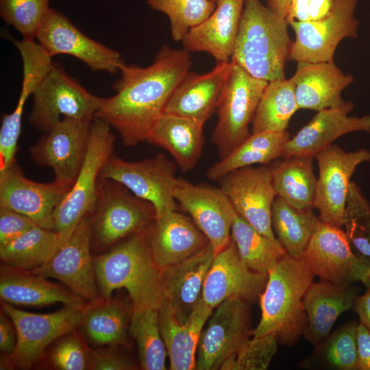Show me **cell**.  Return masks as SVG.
<instances>
[{
	"instance_id": "obj_1",
	"label": "cell",
	"mask_w": 370,
	"mask_h": 370,
	"mask_svg": "<svg viewBox=\"0 0 370 370\" xmlns=\"http://www.w3.org/2000/svg\"><path fill=\"white\" fill-rule=\"evenodd\" d=\"M191 65L190 52L168 45L161 47L149 66L124 64L113 85L116 94L104 98L95 118L114 127L127 147L146 141Z\"/></svg>"
},
{
	"instance_id": "obj_2",
	"label": "cell",
	"mask_w": 370,
	"mask_h": 370,
	"mask_svg": "<svg viewBox=\"0 0 370 370\" xmlns=\"http://www.w3.org/2000/svg\"><path fill=\"white\" fill-rule=\"evenodd\" d=\"M92 259L101 296L110 298L114 291L123 288L132 310L159 308L164 299L162 274L151 253L147 230L126 237Z\"/></svg>"
},
{
	"instance_id": "obj_3",
	"label": "cell",
	"mask_w": 370,
	"mask_h": 370,
	"mask_svg": "<svg viewBox=\"0 0 370 370\" xmlns=\"http://www.w3.org/2000/svg\"><path fill=\"white\" fill-rule=\"evenodd\" d=\"M314 277L301 258L286 254L268 273L266 286L259 297L261 318L251 331L253 337L274 332L279 343L293 346L307 326L303 298Z\"/></svg>"
},
{
	"instance_id": "obj_4",
	"label": "cell",
	"mask_w": 370,
	"mask_h": 370,
	"mask_svg": "<svg viewBox=\"0 0 370 370\" xmlns=\"http://www.w3.org/2000/svg\"><path fill=\"white\" fill-rule=\"evenodd\" d=\"M288 23L260 0H244L231 62L258 79H285V64L293 41Z\"/></svg>"
},
{
	"instance_id": "obj_5",
	"label": "cell",
	"mask_w": 370,
	"mask_h": 370,
	"mask_svg": "<svg viewBox=\"0 0 370 370\" xmlns=\"http://www.w3.org/2000/svg\"><path fill=\"white\" fill-rule=\"evenodd\" d=\"M90 219L91 247L103 251L147 230L156 219V211L150 202L137 197L122 184L99 177Z\"/></svg>"
},
{
	"instance_id": "obj_6",
	"label": "cell",
	"mask_w": 370,
	"mask_h": 370,
	"mask_svg": "<svg viewBox=\"0 0 370 370\" xmlns=\"http://www.w3.org/2000/svg\"><path fill=\"white\" fill-rule=\"evenodd\" d=\"M114 141L110 125L94 118L84 163L73 184L53 214V230L58 236L56 251L66 243L83 217L92 212L99 174L113 154Z\"/></svg>"
},
{
	"instance_id": "obj_7",
	"label": "cell",
	"mask_w": 370,
	"mask_h": 370,
	"mask_svg": "<svg viewBox=\"0 0 370 370\" xmlns=\"http://www.w3.org/2000/svg\"><path fill=\"white\" fill-rule=\"evenodd\" d=\"M83 306L64 305L51 313L28 312L1 301V309L12 320L17 335L10 355H1L0 369H28L40 360L46 348L63 335L80 325Z\"/></svg>"
},
{
	"instance_id": "obj_8",
	"label": "cell",
	"mask_w": 370,
	"mask_h": 370,
	"mask_svg": "<svg viewBox=\"0 0 370 370\" xmlns=\"http://www.w3.org/2000/svg\"><path fill=\"white\" fill-rule=\"evenodd\" d=\"M231 62L217 110L218 121L211 135V142L218 151L219 160L228 156L251 134L249 125L268 84Z\"/></svg>"
},
{
	"instance_id": "obj_9",
	"label": "cell",
	"mask_w": 370,
	"mask_h": 370,
	"mask_svg": "<svg viewBox=\"0 0 370 370\" xmlns=\"http://www.w3.org/2000/svg\"><path fill=\"white\" fill-rule=\"evenodd\" d=\"M29 123L46 133L64 117L93 119L104 98L88 92L57 62L32 93Z\"/></svg>"
},
{
	"instance_id": "obj_10",
	"label": "cell",
	"mask_w": 370,
	"mask_h": 370,
	"mask_svg": "<svg viewBox=\"0 0 370 370\" xmlns=\"http://www.w3.org/2000/svg\"><path fill=\"white\" fill-rule=\"evenodd\" d=\"M176 169V164L164 154L130 162L113 153L102 168L99 178L114 180L137 197L150 202L156 218H159L177 210L173 196L178 178Z\"/></svg>"
},
{
	"instance_id": "obj_11",
	"label": "cell",
	"mask_w": 370,
	"mask_h": 370,
	"mask_svg": "<svg viewBox=\"0 0 370 370\" xmlns=\"http://www.w3.org/2000/svg\"><path fill=\"white\" fill-rule=\"evenodd\" d=\"M358 0H334L330 13L317 21H292L295 34L288 59L298 62L334 61L339 42L358 37L359 22L355 16Z\"/></svg>"
},
{
	"instance_id": "obj_12",
	"label": "cell",
	"mask_w": 370,
	"mask_h": 370,
	"mask_svg": "<svg viewBox=\"0 0 370 370\" xmlns=\"http://www.w3.org/2000/svg\"><path fill=\"white\" fill-rule=\"evenodd\" d=\"M93 119H62L29 147L34 162L51 168L54 181L71 187L87 153Z\"/></svg>"
},
{
	"instance_id": "obj_13",
	"label": "cell",
	"mask_w": 370,
	"mask_h": 370,
	"mask_svg": "<svg viewBox=\"0 0 370 370\" xmlns=\"http://www.w3.org/2000/svg\"><path fill=\"white\" fill-rule=\"evenodd\" d=\"M91 241V219L88 214L63 246L42 265L28 271L59 280L84 301L95 300L101 295L90 254Z\"/></svg>"
},
{
	"instance_id": "obj_14",
	"label": "cell",
	"mask_w": 370,
	"mask_h": 370,
	"mask_svg": "<svg viewBox=\"0 0 370 370\" xmlns=\"http://www.w3.org/2000/svg\"><path fill=\"white\" fill-rule=\"evenodd\" d=\"M315 158L319 177L314 208L319 210V219L342 228L351 177L360 164L370 162V150L360 148L347 152L337 145L332 144Z\"/></svg>"
},
{
	"instance_id": "obj_15",
	"label": "cell",
	"mask_w": 370,
	"mask_h": 370,
	"mask_svg": "<svg viewBox=\"0 0 370 370\" xmlns=\"http://www.w3.org/2000/svg\"><path fill=\"white\" fill-rule=\"evenodd\" d=\"M249 301L231 297L221 302L209 317L197 347L196 369H220L249 339Z\"/></svg>"
},
{
	"instance_id": "obj_16",
	"label": "cell",
	"mask_w": 370,
	"mask_h": 370,
	"mask_svg": "<svg viewBox=\"0 0 370 370\" xmlns=\"http://www.w3.org/2000/svg\"><path fill=\"white\" fill-rule=\"evenodd\" d=\"M218 182L237 214L262 234L276 239L271 225V209L277 195L270 166L238 169Z\"/></svg>"
},
{
	"instance_id": "obj_17",
	"label": "cell",
	"mask_w": 370,
	"mask_h": 370,
	"mask_svg": "<svg viewBox=\"0 0 370 370\" xmlns=\"http://www.w3.org/2000/svg\"><path fill=\"white\" fill-rule=\"evenodd\" d=\"M36 39L51 57L71 55L93 71L115 74L125 64L118 51L90 38L66 16L52 8L45 16Z\"/></svg>"
},
{
	"instance_id": "obj_18",
	"label": "cell",
	"mask_w": 370,
	"mask_h": 370,
	"mask_svg": "<svg viewBox=\"0 0 370 370\" xmlns=\"http://www.w3.org/2000/svg\"><path fill=\"white\" fill-rule=\"evenodd\" d=\"M173 196L207 237L215 254L226 247L231 238L232 226L237 213L219 187L195 184L178 177Z\"/></svg>"
},
{
	"instance_id": "obj_19",
	"label": "cell",
	"mask_w": 370,
	"mask_h": 370,
	"mask_svg": "<svg viewBox=\"0 0 370 370\" xmlns=\"http://www.w3.org/2000/svg\"><path fill=\"white\" fill-rule=\"evenodd\" d=\"M301 258L314 275L337 285L354 284L366 271L352 250L344 230L321 220Z\"/></svg>"
},
{
	"instance_id": "obj_20",
	"label": "cell",
	"mask_w": 370,
	"mask_h": 370,
	"mask_svg": "<svg viewBox=\"0 0 370 370\" xmlns=\"http://www.w3.org/2000/svg\"><path fill=\"white\" fill-rule=\"evenodd\" d=\"M70 188L56 181L40 183L29 180L14 161L0 171V207L21 213L37 225L53 230L54 212Z\"/></svg>"
},
{
	"instance_id": "obj_21",
	"label": "cell",
	"mask_w": 370,
	"mask_h": 370,
	"mask_svg": "<svg viewBox=\"0 0 370 370\" xmlns=\"http://www.w3.org/2000/svg\"><path fill=\"white\" fill-rule=\"evenodd\" d=\"M267 280L268 274L251 271L245 264L230 238L214 256L204 281L202 299L212 309L231 297L250 302L259 298Z\"/></svg>"
},
{
	"instance_id": "obj_22",
	"label": "cell",
	"mask_w": 370,
	"mask_h": 370,
	"mask_svg": "<svg viewBox=\"0 0 370 370\" xmlns=\"http://www.w3.org/2000/svg\"><path fill=\"white\" fill-rule=\"evenodd\" d=\"M354 108L351 101L341 106L326 108L317 113L286 143L282 158L315 156L331 145L338 138L347 133H370V114L349 116Z\"/></svg>"
},
{
	"instance_id": "obj_23",
	"label": "cell",
	"mask_w": 370,
	"mask_h": 370,
	"mask_svg": "<svg viewBox=\"0 0 370 370\" xmlns=\"http://www.w3.org/2000/svg\"><path fill=\"white\" fill-rule=\"evenodd\" d=\"M231 66L230 61L217 63L203 74L188 71L173 90L164 112L204 125L217 110Z\"/></svg>"
},
{
	"instance_id": "obj_24",
	"label": "cell",
	"mask_w": 370,
	"mask_h": 370,
	"mask_svg": "<svg viewBox=\"0 0 370 370\" xmlns=\"http://www.w3.org/2000/svg\"><path fill=\"white\" fill-rule=\"evenodd\" d=\"M147 236L160 270L190 258L210 243L192 219L177 210L156 218Z\"/></svg>"
},
{
	"instance_id": "obj_25",
	"label": "cell",
	"mask_w": 370,
	"mask_h": 370,
	"mask_svg": "<svg viewBox=\"0 0 370 370\" xmlns=\"http://www.w3.org/2000/svg\"><path fill=\"white\" fill-rule=\"evenodd\" d=\"M216 8L182 40L188 52H206L217 63L230 62L239 29L244 0H216Z\"/></svg>"
},
{
	"instance_id": "obj_26",
	"label": "cell",
	"mask_w": 370,
	"mask_h": 370,
	"mask_svg": "<svg viewBox=\"0 0 370 370\" xmlns=\"http://www.w3.org/2000/svg\"><path fill=\"white\" fill-rule=\"evenodd\" d=\"M214 256L209 243L190 258L161 270L164 299L180 323L188 320L202 297L204 281Z\"/></svg>"
},
{
	"instance_id": "obj_27",
	"label": "cell",
	"mask_w": 370,
	"mask_h": 370,
	"mask_svg": "<svg viewBox=\"0 0 370 370\" xmlns=\"http://www.w3.org/2000/svg\"><path fill=\"white\" fill-rule=\"evenodd\" d=\"M299 109L320 111L342 106L341 93L354 79L345 74L334 61L298 62L293 76Z\"/></svg>"
},
{
	"instance_id": "obj_28",
	"label": "cell",
	"mask_w": 370,
	"mask_h": 370,
	"mask_svg": "<svg viewBox=\"0 0 370 370\" xmlns=\"http://www.w3.org/2000/svg\"><path fill=\"white\" fill-rule=\"evenodd\" d=\"M358 293L359 288L353 284L341 286L323 280L312 282L303 298L308 319L305 339L314 346L325 339L338 317L352 308Z\"/></svg>"
},
{
	"instance_id": "obj_29",
	"label": "cell",
	"mask_w": 370,
	"mask_h": 370,
	"mask_svg": "<svg viewBox=\"0 0 370 370\" xmlns=\"http://www.w3.org/2000/svg\"><path fill=\"white\" fill-rule=\"evenodd\" d=\"M202 297L188 320L180 323L164 299L158 308L161 336L169 358V369H196V352L204 326L212 314Z\"/></svg>"
},
{
	"instance_id": "obj_30",
	"label": "cell",
	"mask_w": 370,
	"mask_h": 370,
	"mask_svg": "<svg viewBox=\"0 0 370 370\" xmlns=\"http://www.w3.org/2000/svg\"><path fill=\"white\" fill-rule=\"evenodd\" d=\"M0 297L12 305L42 307L56 303L83 306L86 302L66 288L46 277L1 264Z\"/></svg>"
},
{
	"instance_id": "obj_31",
	"label": "cell",
	"mask_w": 370,
	"mask_h": 370,
	"mask_svg": "<svg viewBox=\"0 0 370 370\" xmlns=\"http://www.w3.org/2000/svg\"><path fill=\"white\" fill-rule=\"evenodd\" d=\"M203 127L192 119L164 112L146 141L166 150L182 171H189L195 168L202 154Z\"/></svg>"
},
{
	"instance_id": "obj_32",
	"label": "cell",
	"mask_w": 370,
	"mask_h": 370,
	"mask_svg": "<svg viewBox=\"0 0 370 370\" xmlns=\"http://www.w3.org/2000/svg\"><path fill=\"white\" fill-rule=\"evenodd\" d=\"M132 311L117 299L100 296L86 302L79 328L94 346L127 345Z\"/></svg>"
},
{
	"instance_id": "obj_33",
	"label": "cell",
	"mask_w": 370,
	"mask_h": 370,
	"mask_svg": "<svg viewBox=\"0 0 370 370\" xmlns=\"http://www.w3.org/2000/svg\"><path fill=\"white\" fill-rule=\"evenodd\" d=\"M313 158L293 156L270 165L276 195L300 211L314 208L317 179Z\"/></svg>"
},
{
	"instance_id": "obj_34",
	"label": "cell",
	"mask_w": 370,
	"mask_h": 370,
	"mask_svg": "<svg viewBox=\"0 0 370 370\" xmlns=\"http://www.w3.org/2000/svg\"><path fill=\"white\" fill-rule=\"evenodd\" d=\"M289 138L287 131L251 133L228 156L212 164L206 176L213 182H219L227 173L238 169L256 164L269 165L282 158L284 145Z\"/></svg>"
},
{
	"instance_id": "obj_35",
	"label": "cell",
	"mask_w": 370,
	"mask_h": 370,
	"mask_svg": "<svg viewBox=\"0 0 370 370\" xmlns=\"http://www.w3.org/2000/svg\"><path fill=\"white\" fill-rule=\"evenodd\" d=\"M298 109L293 77L269 82L253 118L251 133L286 131Z\"/></svg>"
},
{
	"instance_id": "obj_36",
	"label": "cell",
	"mask_w": 370,
	"mask_h": 370,
	"mask_svg": "<svg viewBox=\"0 0 370 370\" xmlns=\"http://www.w3.org/2000/svg\"><path fill=\"white\" fill-rule=\"evenodd\" d=\"M231 238L241 260L257 273L268 274L286 254L277 238L262 234L238 214L232 226Z\"/></svg>"
},
{
	"instance_id": "obj_37",
	"label": "cell",
	"mask_w": 370,
	"mask_h": 370,
	"mask_svg": "<svg viewBox=\"0 0 370 370\" xmlns=\"http://www.w3.org/2000/svg\"><path fill=\"white\" fill-rule=\"evenodd\" d=\"M312 210L300 211L276 196L271 209V225L286 254L301 258L318 222Z\"/></svg>"
},
{
	"instance_id": "obj_38",
	"label": "cell",
	"mask_w": 370,
	"mask_h": 370,
	"mask_svg": "<svg viewBox=\"0 0 370 370\" xmlns=\"http://www.w3.org/2000/svg\"><path fill=\"white\" fill-rule=\"evenodd\" d=\"M58 239L54 230L35 226L0 245L1 262L19 270H33L51 258L56 249Z\"/></svg>"
},
{
	"instance_id": "obj_39",
	"label": "cell",
	"mask_w": 370,
	"mask_h": 370,
	"mask_svg": "<svg viewBox=\"0 0 370 370\" xmlns=\"http://www.w3.org/2000/svg\"><path fill=\"white\" fill-rule=\"evenodd\" d=\"M358 323L351 320L338 328L319 344L301 367L334 370H356Z\"/></svg>"
},
{
	"instance_id": "obj_40",
	"label": "cell",
	"mask_w": 370,
	"mask_h": 370,
	"mask_svg": "<svg viewBox=\"0 0 370 370\" xmlns=\"http://www.w3.org/2000/svg\"><path fill=\"white\" fill-rule=\"evenodd\" d=\"M129 334L136 341L142 369H166L168 354L160 330L158 308L132 310Z\"/></svg>"
},
{
	"instance_id": "obj_41",
	"label": "cell",
	"mask_w": 370,
	"mask_h": 370,
	"mask_svg": "<svg viewBox=\"0 0 370 370\" xmlns=\"http://www.w3.org/2000/svg\"><path fill=\"white\" fill-rule=\"evenodd\" d=\"M343 226L354 254L365 269L370 270V202L354 182L348 190Z\"/></svg>"
},
{
	"instance_id": "obj_42",
	"label": "cell",
	"mask_w": 370,
	"mask_h": 370,
	"mask_svg": "<svg viewBox=\"0 0 370 370\" xmlns=\"http://www.w3.org/2000/svg\"><path fill=\"white\" fill-rule=\"evenodd\" d=\"M147 3L150 9L168 16L175 42L182 41L190 29L207 18L216 8L212 0H147Z\"/></svg>"
},
{
	"instance_id": "obj_43",
	"label": "cell",
	"mask_w": 370,
	"mask_h": 370,
	"mask_svg": "<svg viewBox=\"0 0 370 370\" xmlns=\"http://www.w3.org/2000/svg\"><path fill=\"white\" fill-rule=\"evenodd\" d=\"M50 0H0V16L25 40H36Z\"/></svg>"
},
{
	"instance_id": "obj_44",
	"label": "cell",
	"mask_w": 370,
	"mask_h": 370,
	"mask_svg": "<svg viewBox=\"0 0 370 370\" xmlns=\"http://www.w3.org/2000/svg\"><path fill=\"white\" fill-rule=\"evenodd\" d=\"M275 333L247 339L234 356L227 359L221 370H265L277 351Z\"/></svg>"
},
{
	"instance_id": "obj_45",
	"label": "cell",
	"mask_w": 370,
	"mask_h": 370,
	"mask_svg": "<svg viewBox=\"0 0 370 370\" xmlns=\"http://www.w3.org/2000/svg\"><path fill=\"white\" fill-rule=\"evenodd\" d=\"M58 339L49 354L51 365L59 370L88 369L90 348L76 330Z\"/></svg>"
},
{
	"instance_id": "obj_46",
	"label": "cell",
	"mask_w": 370,
	"mask_h": 370,
	"mask_svg": "<svg viewBox=\"0 0 370 370\" xmlns=\"http://www.w3.org/2000/svg\"><path fill=\"white\" fill-rule=\"evenodd\" d=\"M35 226L37 225L29 217L0 207V245L20 236Z\"/></svg>"
},
{
	"instance_id": "obj_47",
	"label": "cell",
	"mask_w": 370,
	"mask_h": 370,
	"mask_svg": "<svg viewBox=\"0 0 370 370\" xmlns=\"http://www.w3.org/2000/svg\"><path fill=\"white\" fill-rule=\"evenodd\" d=\"M112 346L89 349V368L94 370H131L136 369L133 362Z\"/></svg>"
},
{
	"instance_id": "obj_48",
	"label": "cell",
	"mask_w": 370,
	"mask_h": 370,
	"mask_svg": "<svg viewBox=\"0 0 370 370\" xmlns=\"http://www.w3.org/2000/svg\"><path fill=\"white\" fill-rule=\"evenodd\" d=\"M17 341V335L14 323L1 309L0 312V351L3 355L13 353Z\"/></svg>"
},
{
	"instance_id": "obj_49",
	"label": "cell",
	"mask_w": 370,
	"mask_h": 370,
	"mask_svg": "<svg viewBox=\"0 0 370 370\" xmlns=\"http://www.w3.org/2000/svg\"><path fill=\"white\" fill-rule=\"evenodd\" d=\"M357 345L356 370H370V332L360 323L357 329Z\"/></svg>"
},
{
	"instance_id": "obj_50",
	"label": "cell",
	"mask_w": 370,
	"mask_h": 370,
	"mask_svg": "<svg viewBox=\"0 0 370 370\" xmlns=\"http://www.w3.org/2000/svg\"><path fill=\"white\" fill-rule=\"evenodd\" d=\"M352 308L358 314L360 323L370 332V288H366L364 294L356 297Z\"/></svg>"
},
{
	"instance_id": "obj_51",
	"label": "cell",
	"mask_w": 370,
	"mask_h": 370,
	"mask_svg": "<svg viewBox=\"0 0 370 370\" xmlns=\"http://www.w3.org/2000/svg\"><path fill=\"white\" fill-rule=\"evenodd\" d=\"M310 0H291L286 22L292 21L306 22L309 21V5Z\"/></svg>"
},
{
	"instance_id": "obj_52",
	"label": "cell",
	"mask_w": 370,
	"mask_h": 370,
	"mask_svg": "<svg viewBox=\"0 0 370 370\" xmlns=\"http://www.w3.org/2000/svg\"><path fill=\"white\" fill-rule=\"evenodd\" d=\"M334 0H310L309 21H317L325 18L331 12Z\"/></svg>"
},
{
	"instance_id": "obj_53",
	"label": "cell",
	"mask_w": 370,
	"mask_h": 370,
	"mask_svg": "<svg viewBox=\"0 0 370 370\" xmlns=\"http://www.w3.org/2000/svg\"><path fill=\"white\" fill-rule=\"evenodd\" d=\"M291 0H267V6L279 18L286 20Z\"/></svg>"
},
{
	"instance_id": "obj_54",
	"label": "cell",
	"mask_w": 370,
	"mask_h": 370,
	"mask_svg": "<svg viewBox=\"0 0 370 370\" xmlns=\"http://www.w3.org/2000/svg\"><path fill=\"white\" fill-rule=\"evenodd\" d=\"M360 282L366 286V288H370V270H367L365 272L360 279Z\"/></svg>"
},
{
	"instance_id": "obj_55",
	"label": "cell",
	"mask_w": 370,
	"mask_h": 370,
	"mask_svg": "<svg viewBox=\"0 0 370 370\" xmlns=\"http://www.w3.org/2000/svg\"><path fill=\"white\" fill-rule=\"evenodd\" d=\"M212 1H216V0H212Z\"/></svg>"
}]
</instances>
